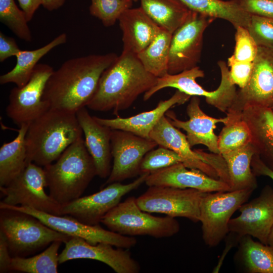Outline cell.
<instances>
[{"label": "cell", "mask_w": 273, "mask_h": 273, "mask_svg": "<svg viewBox=\"0 0 273 273\" xmlns=\"http://www.w3.org/2000/svg\"><path fill=\"white\" fill-rule=\"evenodd\" d=\"M114 53L72 58L53 71L46 85L43 99L50 108L76 113L94 95L104 71L116 60Z\"/></svg>", "instance_id": "cell-1"}, {"label": "cell", "mask_w": 273, "mask_h": 273, "mask_svg": "<svg viewBox=\"0 0 273 273\" xmlns=\"http://www.w3.org/2000/svg\"><path fill=\"white\" fill-rule=\"evenodd\" d=\"M157 79L145 69L136 54L122 51L102 73L86 107L100 112L112 110L116 115L153 87Z\"/></svg>", "instance_id": "cell-2"}, {"label": "cell", "mask_w": 273, "mask_h": 273, "mask_svg": "<svg viewBox=\"0 0 273 273\" xmlns=\"http://www.w3.org/2000/svg\"><path fill=\"white\" fill-rule=\"evenodd\" d=\"M76 113L50 108L29 124L26 135L27 161L44 167L82 138Z\"/></svg>", "instance_id": "cell-3"}, {"label": "cell", "mask_w": 273, "mask_h": 273, "mask_svg": "<svg viewBox=\"0 0 273 273\" xmlns=\"http://www.w3.org/2000/svg\"><path fill=\"white\" fill-rule=\"evenodd\" d=\"M43 169L49 195L61 205L80 197L97 175L83 137L71 145L54 163Z\"/></svg>", "instance_id": "cell-4"}, {"label": "cell", "mask_w": 273, "mask_h": 273, "mask_svg": "<svg viewBox=\"0 0 273 273\" xmlns=\"http://www.w3.org/2000/svg\"><path fill=\"white\" fill-rule=\"evenodd\" d=\"M1 210L0 231L7 241L12 257H27L54 241L65 243L72 237L49 228L31 215L12 210Z\"/></svg>", "instance_id": "cell-5"}, {"label": "cell", "mask_w": 273, "mask_h": 273, "mask_svg": "<svg viewBox=\"0 0 273 273\" xmlns=\"http://www.w3.org/2000/svg\"><path fill=\"white\" fill-rule=\"evenodd\" d=\"M101 222L109 230L129 237L167 238L176 235L180 229L178 221L174 217H157L142 210L134 197L120 202L104 216Z\"/></svg>", "instance_id": "cell-6"}, {"label": "cell", "mask_w": 273, "mask_h": 273, "mask_svg": "<svg viewBox=\"0 0 273 273\" xmlns=\"http://www.w3.org/2000/svg\"><path fill=\"white\" fill-rule=\"evenodd\" d=\"M217 64L220 68L221 80L216 89L207 91L196 82V79L205 76L204 71L198 66L175 74L158 77L155 85L144 94L143 100L147 101L159 90L172 87L191 97L202 96L210 105L225 114L233 104L237 94L236 85L229 79V69L223 61Z\"/></svg>", "instance_id": "cell-7"}, {"label": "cell", "mask_w": 273, "mask_h": 273, "mask_svg": "<svg viewBox=\"0 0 273 273\" xmlns=\"http://www.w3.org/2000/svg\"><path fill=\"white\" fill-rule=\"evenodd\" d=\"M253 191L245 189L205 194L201 202L199 221L206 245L215 247L225 238L232 216L247 202Z\"/></svg>", "instance_id": "cell-8"}, {"label": "cell", "mask_w": 273, "mask_h": 273, "mask_svg": "<svg viewBox=\"0 0 273 273\" xmlns=\"http://www.w3.org/2000/svg\"><path fill=\"white\" fill-rule=\"evenodd\" d=\"M206 193L195 189L151 186L136 201L144 211L185 217L197 222L200 221L201 202Z\"/></svg>", "instance_id": "cell-9"}, {"label": "cell", "mask_w": 273, "mask_h": 273, "mask_svg": "<svg viewBox=\"0 0 273 273\" xmlns=\"http://www.w3.org/2000/svg\"><path fill=\"white\" fill-rule=\"evenodd\" d=\"M43 167L29 162L24 170L8 185L0 187L4 196L2 202L11 206L30 207L54 215H61V205L48 195Z\"/></svg>", "instance_id": "cell-10"}, {"label": "cell", "mask_w": 273, "mask_h": 273, "mask_svg": "<svg viewBox=\"0 0 273 273\" xmlns=\"http://www.w3.org/2000/svg\"><path fill=\"white\" fill-rule=\"evenodd\" d=\"M215 19L190 10L185 22L172 34L168 74H175L198 66L201 56L204 32Z\"/></svg>", "instance_id": "cell-11"}, {"label": "cell", "mask_w": 273, "mask_h": 273, "mask_svg": "<svg viewBox=\"0 0 273 273\" xmlns=\"http://www.w3.org/2000/svg\"><path fill=\"white\" fill-rule=\"evenodd\" d=\"M247 84L237 91L234 101L226 113L230 119L241 118L246 107L273 108V48L258 47Z\"/></svg>", "instance_id": "cell-12"}, {"label": "cell", "mask_w": 273, "mask_h": 273, "mask_svg": "<svg viewBox=\"0 0 273 273\" xmlns=\"http://www.w3.org/2000/svg\"><path fill=\"white\" fill-rule=\"evenodd\" d=\"M0 209L15 210L31 215L57 232L71 237L82 238L93 245L105 243L116 247L129 249L137 243L133 237L123 236L105 230L99 224H86L69 215H54L30 207L8 205L2 202H0Z\"/></svg>", "instance_id": "cell-13"}, {"label": "cell", "mask_w": 273, "mask_h": 273, "mask_svg": "<svg viewBox=\"0 0 273 273\" xmlns=\"http://www.w3.org/2000/svg\"><path fill=\"white\" fill-rule=\"evenodd\" d=\"M149 173H142L127 184L120 182L110 184L96 193L80 197L62 205L61 215L70 216L86 224L99 225L104 216L120 202L124 196L138 189L145 182Z\"/></svg>", "instance_id": "cell-14"}, {"label": "cell", "mask_w": 273, "mask_h": 273, "mask_svg": "<svg viewBox=\"0 0 273 273\" xmlns=\"http://www.w3.org/2000/svg\"><path fill=\"white\" fill-rule=\"evenodd\" d=\"M53 71L48 64H38L25 85L15 87L10 91L6 113L18 126L30 124L50 108L43 95Z\"/></svg>", "instance_id": "cell-15"}, {"label": "cell", "mask_w": 273, "mask_h": 273, "mask_svg": "<svg viewBox=\"0 0 273 273\" xmlns=\"http://www.w3.org/2000/svg\"><path fill=\"white\" fill-rule=\"evenodd\" d=\"M157 146L151 139L127 131L112 129L111 151L113 163L106 184L121 182L140 175L141 163L144 156Z\"/></svg>", "instance_id": "cell-16"}, {"label": "cell", "mask_w": 273, "mask_h": 273, "mask_svg": "<svg viewBox=\"0 0 273 273\" xmlns=\"http://www.w3.org/2000/svg\"><path fill=\"white\" fill-rule=\"evenodd\" d=\"M238 210L240 215L230 220L229 232L249 235L268 245L273 226V188L265 186L258 197L243 203Z\"/></svg>", "instance_id": "cell-17"}, {"label": "cell", "mask_w": 273, "mask_h": 273, "mask_svg": "<svg viewBox=\"0 0 273 273\" xmlns=\"http://www.w3.org/2000/svg\"><path fill=\"white\" fill-rule=\"evenodd\" d=\"M65 247L59 254V263L76 259H89L102 262L116 273H138L139 263L127 249L116 247L105 243L91 244L82 238L72 237L64 243Z\"/></svg>", "instance_id": "cell-18"}, {"label": "cell", "mask_w": 273, "mask_h": 273, "mask_svg": "<svg viewBox=\"0 0 273 273\" xmlns=\"http://www.w3.org/2000/svg\"><path fill=\"white\" fill-rule=\"evenodd\" d=\"M200 100L198 96H192L187 107V113L189 119L183 121L178 119L175 114L168 110L165 114L172 124L178 129H182L191 147L198 145L206 146L208 150L220 154L218 147V136L214 130L216 124L228 122V117L214 118L207 115L200 107Z\"/></svg>", "instance_id": "cell-19"}, {"label": "cell", "mask_w": 273, "mask_h": 273, "mask_svg": "<svg viewBox=\"0 0 273 273\" xmlns=\"http://www.w3.org/2000/svg\"><path fill=\"white\" fill-rule=\"evenodd\" d=\"M145 183L148 187L191 188L205 193L230 191L229 185L225 181L211 177L199 169L189 168L182 162L150 173Z\"/></svg>", "instance_id": "cell-20"}, {"label": "cell", "mask_w": 273, "mask_h": 273, "mask_svg": "<svg viewBox=\"0 0 273 273\" xmlns=\"http://www.w3.org/2000/svg\"><path fill=\"white\" fill-rule=\"evenodd\" d=\"M150 139L158 145L177 153L187 167L199 169L211 177L219 178L216 170L207 162L202 150H193L186 135L173 126L165 115L161 117L150 132Z\"/></svg>", "instance_id": "cell-21"}, {"label": "cell", "mask_w": 273, "mask_h": 273, "mask_svg": "<svg viewBox=\"0 0 273 273\" xmlns=\"http://www.w3.org/2000/svg\"><path fill=\"white\" fill-rule=\"evenodd\" d=\"M76 114L84 136L85 146L94 161L97 175L102 178H108L112 168V129L99 123L85 107L78 110Z\"/></svg>", "instance_id": "cell-22"}, {"label": "cell", "mask_w": 273, "mask_h": 273, "mask_svg": "<svg viewBox=\"0 0 273 273\" xmlns=\"http://www.w3.org/2000/svg\"><path fill=\"white\" fill-rule=\"evenodd\" d=\"M191 98V96L177 90L170 98L160 101L157 106L150 111L126 118L119 116L112 119L94 117L99 123L111 129L127 131L142 138L150 139V132L161 117L171 107L184 104Z\"/></svg>", "instance_id": "cell-23"}, {"label": "cell", "mask_w": 273, "mask_h": 273, "mask_svg": "<svg viewBox=\"0 0 273 273\" xmlns=\"http://www.w3.org/2000/svg\"><path fill=\"white\" fill-rule=\"evenodd\" d=\"M122 32L123 51L137 55L161 29L140 7L125 11L118 19Z\"/></svg>", "instance_id": "cell-24"}, {"label": "cell", "mask_w": 273, "mask_h": 273, "mask_svg": "<svg viewBox=\"0 0 273 273\" xmlns=\"http://www.w3.org/2000/svg\"><path fill=\"white\" fill-rule=\"evenodd\" d=\"M241 117L250 129L255 154L273 171V111L267 107L249 106L244 109Z\"/></svg>", "instance_id": "cell-25"}, {"label": "cell", "mask_w": 273, "mask_h": 273, "mask_svg": "<svg viewBox=\"0 0 273 273\" xmlns=\"http://www.w3.org/2000/svg\"><path fill=\"white\" fill-rule=\"evenodd\" d=\"M29 125H21L17 136L0 148V187L8 185L28 164L26 135Z\"/></svg>", "instance_id": "cell-26"}, {"label": "cell", "mask_w": 273, "mask_h": 273, "mask_svg": "<svg viewBox=\"0 0 273 273\" xmlns=\"http://www.w3.org/2000/svg\"><path fill=\"white\" fill-rule=\"evenodd\" d=\"M254 154L251 144L221 154L226 165L230 191L256 189V176L251 165Z\"/></svg>", "instance_id": "cell-27"}, {"label": "cell", "mask_w": 273, "mask_h": 273, "mask_svg": "<svg viewBox=\"0 0 273 273\" xmlns=\"http://www.w3.org/2000/svg\"><path fill=\"white\" fill-rule=\"evenodd\" d=\"M67 34L63 33L46 45L34 50H20L15 56L17 62L10 71L0 76L1 84L14 83L21 87L29 80L38 61L54 48L65 43Z\"/></svg>", "instance_id": "cell-28"}, {"label": "cell", "mask_w": 273, "mask_h": 273, "mask_svg": "<svg viewBox=\"0 0 273 273\" xmlns=\"http://www.w3.org/2000/svg\"><path fill=\"white\" fill-rule=\"evenodd\" d=\"M190 10L230 22L236 28L242 26L248 28L251 15L240 6L238 0H179Z\"/></svg>", "instance_id": "cell-29"}, {"label": "cell", "mask_w": 273, "mask_h": 273, "mask_svg": "<svg viewBox=\"0 0 273 273\" xmlns=\"http://www.w3.org/2000/svg\"><path fill=\"white\" fill-rule=\"evenodd\" d=\"M141 7L161 28L171 33L187 20L190 10L179 0H140Z\"/></svg>", "instance_id": "cell-30"}, {"label": "cell", "mask_w": 273, "mask_h": 273, "mask_svg": "<svg viewBox=\"0 0 273 273\" xmlns=\"http://www.w3.org/2000/svg\"><path fill=\"white\" fill-rule=\"evenodd\" d=\"M239 243L237 256L247 272L273 273L272 247L249 235L241 237Z\"/></svg>", "instance_id": "cell-31"}, {"label": "cell", "mask_w": 273, "mask_h": 273, "mask_svg": "<svg viewBox=\"0 0 273 273\" xmlns=\"http://www.w3.org/2000/svg\"><path fill=\"white\" fill-rule=\"evenodd\" d=\"M172 33L161 28L153 41L137 57L145 69L156 77L168 74V63Z\"/></svg>", "instance_id": "cell-32"}, {"label": "cell", "mask_w": 273, "mask_h": 273, "mask_svg": "<svg viewBox=\"0 0 273 273\" xmlns=\"http://www.w3.org/2000/svg\"><path fill=\"white\" fill-rule=\"evenodd\" d=\"M63 243L52 242L43 251L31 257H13L10 271L26 273H57L59 263L58 250Z\"/></svg>", "instance_id": "cell-33"}, {"label": "cell", "mask_w": 273, "mask_h": 273, "mask_svg": "<svg viewBox=\"0 0 273 273\" xmlns=\"http://www.w3.org/2000/svg\"><path fill=\"white\" fill-rule=\"evenodd\" d=\"M252 135L247 123L241 118L229 121L218 136L220 154L242 148L251 144Z\"/></svg>", "instance_id": "cell-34"}, {"label": "cell", "mask_w": 273, "mask_h": 273, "mask_svg": "<svg viewBox=\"0 0 273 273\" xmlns=\"http://www.w3.org/2000/svg\"><path fill=\"white\" fill-rule=\"evenodd\" d=\"M0 21L20 39L31 41L25 14L18 8L14 0H0Z\"/></svg>", "instance_id": "cell-35"}, {"label": "cell", "mask_w": 273, "mask_h": 273, "mask_svg": "<svg viewBox=\"0 0 273 273\" xmlns=\"http://www.w3.org/2000/svg\"><path fill=\"white\" fill-rule=\"evenodd\" d=\"M89 13L105 27L114 25L122 13L131 8V0H90Z\"/></svg>", "instance_id": "cell-36"}, {"label": "cell", "mask_w": 273, "mask_h": 273, "mask_svg": "<svg viewBox=\"0 0 273 273\" xmlns=\"http://www.w3.org/2000/svg\"><path fill=\"white\" fill-rule=\"evenodd\" d=\"M183 162L181 158L172 150L160 146L154 148L144 156L140 166L141 174L151 173L173 164Z\"/></svg>", "instance_id": "cell-37"}, {"label": "cell", "mask_w": 273, "mask_h": 273, "mask_svg": "<svg viewBox=\"0 0 273 273\" xmlns=\"http://www.w3.org/2000/svg\"><path fill=\"white\" fill-rule=\"evenodd\" d=\"M235 29V47L232 56L239 61L253 62L258 47L247 28L239 26Z\"/></svg>", "instance_id": "cell-38"}, {"label": "cell", "mask_w": 273, "mask_h": 273, "mask_svg": "<svg viewBox=\"0 0 273 273\" xmlns=\"http://www.w3.org/2000/svg\"><path fill=\"white\" fill-rule=\"evenodd\" d=\"M247 29L258 47L273 48V19L251 15Z\"/></svg>", "instance_id": "cell-39"}, {"label": "cell", "mask_w": 273, "mask_h": 273, "mask_svg": "<svg viewBox=\"0 0 273 273\" xmlns=\"http://www.w3.org/2000/svg\"><path fill=\"white\" fill-rule=\"evenodd\" d=\"M229 70V79L240 88H244L249 82L253 67V62H241L236 60L232 56L228 59Z\"/></svg>", "instance_id": "cell-40"}, {"label": "cell", "mask_w": 273, "mask_h": 273, "mask_svg": "<svg viewBox=\"0 0 273 273\" xmlns=\"http://www.w3.org/2000/svg\"><path fill=\"white\" fill-rule=\"evenodd\" d=\"M241 8L251 15L273 19V0H238Z\"/></svg>", "instance_id": "cell-41"}, {"label": "cell", "mask_w": 273, "mask_h": 273, "mask_svg": "<svg viewBox=\"0 0 273 273\" xmlns=\"http://www.w3.org/2000/svg\"><path fill=\"white\" fill-rule=\"evenodd\" d=\"M20 50L14 38L0 32L1 62H3L12 56H16Z\"/></svg>", "instance_id": "cell-42"}, {"label": "cell", "mask_w": 273, "mask_h": 273, "mask_svg": "<svg viewBox=\"0 0 273 273\" xmlns=\"http://www.w3.org/2000/svg\"><path fill=\"white\" fill-rule=\"evenodd\" d=\"M12 258L7 241L3 233L0 231V272L10 271Z\"/></svg>", "instance_id": "cell-43"}, {"label": "cell", "mask_w": 273, "mask_h": 273, "mask_svg": "<svg viewBox=\"0 0 273 273\" xmlns=\"http://www.w3.org/2000/svg\"><path fill=\"white\" fill-rule=\"evenodd\" d=\"M251 168L256 176H266L273 180V171L270 170L260 160L259 157L254 154L251 161Z\"/></svg>", "instance_id": "cell-44"}, {"label": "cell", "mask_w": 273, "mask_h": 273, "mask_svg": "<svg viewBox=\"0 0 273 273\" xmlns=\"http://www.w3.org/2000/svg\"><path fill=\"white\" fill-rule=\"evenodd\" d=\"M19 6L24 12L27 20L29 22L35 11L41 5V0H17Z\"/></svg>", "instance_id": "cell-45"}, {"label": "cell", "mask_w": 273, "mask_h": 273, "mask_svg": "<svg viewBox=\"0 0 273 273\" xmlns=\"http://www.w3.org/2000/svg\"><path fill=\"white\" fill-rule=\"evenodd\" d=\"M65 0H41V5L48 11L57 10L62 6Z\"/></svg>", "instance_id": "cell-46"}, {"label": "cell", "mask_w": 273, "mask_h": 273, "mask_svg": "<svg viewBox=\"0 0 273 273\" xmlns=\"http://www.w3.org/2000/svg\"><path fill=\"white\" fill-rule=\"evenodd\" d=\"M268 245L273 247V226L268 237Z\"/></svg>", "instance_id": "cell-47"}, {"label": "cell", "mask_w": 273, "mask_h": 273, "mask_svg": "<svg viewBox=\"0 0 273 273\" xmlns=\"http://www.w3.org/2000/svg\"><path fill=\"white\" fill-rule=\"evenodd\" d=\"M133 2H136L138 0H131Z\"/></svg>", "instance_id": "cell-48"}, {"label": "cell", "mask_w": 273, "mask_h": 273, "mask_svg": "<svg viewBox=\"0 0 273 273\" xmlns=\"http://www.w3.org/2000/svg\"><path fill=\"white\" fill-rule=\"evenodd\" d=\"M271 109H272V110L273 111V108H272Z\"/></svg>", "instance_id": "cell-49"}]
</instances>
